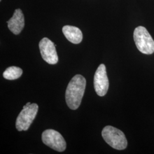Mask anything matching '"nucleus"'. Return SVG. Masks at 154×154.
<instances>
[{"mask_svg": "<svg viewBox=\"0 0 154 154\" xmlns=\"http://www.w3.org/2000/svg\"><path fill=\"white\" fill-rule=\"evenodd\" d=\"M0 1H1V0H0Z\"/></svg>", "mask_w": 154, "mask_h": 154, "instance_id": "obj_11", "label": "nucleus"}, {"mask_svg": "<svg viewBox=\"0 0 154 154\" xmlns=\"http://www.w3.org/2000/svg\"><path fill=\"white\" fill-rule=\"evenodd\" d=\"M39 48L42 58L50 65H55L58 62V57L55 45L51 40L45 37L39 43Z\"/></svg>", "mask_w": 154, "mask_h": 154, "instance_id": "obj_7", "label": "nucleus"}, {"mask_svg": "<svg viewBox=\"0 0 154 154\" xmlns=\"http://www.w3.org/2000/svg\"><path fill=\"white\" fill-rule=\"evenodd\" d=\"M38 111V106L32 103L20 112L17 116L16 127L18 131H27L33 123Z\"/></svg>", "mask_w": 154, "mask_h": 154, "instance_id": "obj_4", "label": "nucleus"}, {"mask_svg": "<svg viewBox=\"0 0 154 154\" xmlns=\"http://www.w3.org/2000/svg\"><path fill=\"white\" fill-rule=\"evenodd\" d=\"M102 136L105 142L113 149H125L127 146V140L121 130L111 126H107L102 131Z\"/></svg>", "mask_w": 154, "mask_h": 154, "instance_id": "obj_2", "label": "nucleus"}, {"mask_svg": "<svg viewBox=\"0 0 154 154\" xmlns=\"http://www.w3.org/2000/svg\"><path fill=\"white\" fill-rule=\"evenodd\" d=\"M86 85V79L80 74L75 75L69 83L66 88L65 98L68 107L72 110L80 106Z\"/></svg>", "mask_w": 154, "mask_h": 154, "instance_id": "obj_1", "label": "nucleus"}, {"mask_svg": "<svg viewBox=\"0 0 154 154\" xmlns=\"http://www.w3.org/2000/svg\"><path fill=\"white\" fill-rule=\"evenodd\" d=\"M22 72L23 71L21 68L17 66H11L4 72L3 77L8 80H14L21 77Z\"/></svg>", "mask_w": 154, "mask_h": 154, "instance_id": "obj_10", "label": "nucleus"}, {"mask_svg": "<svg viewBox=\"0 0 154 154\" xmlns=\"http://www.w3.org/2000/svg\"><path fill=\"white\" fill-rule=\"evenodd\" d=\"M62 32L66 38L72 44H78L82 41V33L79 28L75 26H64L62 28Z\"/></svg>", "mask_w": 154, "mask_h": 154, "instance_id": "obj_9", "label": "nucleus"}, {"mask_svg": "<svg viewBox=\"0 0 154 154\" xmlns=\"http://www.w3.org/2000/svg\"><path fill=\"white\" fill-rule=\"evenodd\" d=\"M43 143L51 149L58 152L64 151L66 148V142L61 134L54 130L48 129L42 134Z\"/></svg>", "mask_w": 154, "mask_h": 154, "instance_id": "obj_5", "label": "nucleus"}, {"mask_svg": "<svg viewBox=\"0 0 154 154\" xmlns=\"http://www.w3.org/2000/svg\"><path fill=\"white\" fill-rule=\"evenodd\" d=\"M8 26L12 33L18 35L25 26V18L20 9H16L13 16L7 21Z\"/></svg>", "mask_w": 154, "mask_h": 154, "instance_id": "obj_8", "label": "nucleus"}, {"mask_svg": "<svg viewBox=\"0 0 154 154\" xmlns=\"http://www.w3.org/2000/svg\"><path fill=\"white\" fill-rule=\"evenodd\" d=\"M134 39L138 49L144 54L154 53V41L147 30L143 26L135 28Z\"/></svg>", "mask_w": 154, "mask_h": 154, "instance_id": "obj_3", "label": "nucleus"}, {"mask_svg": "<svg viewBox=\"0 0 154 154\" xmlns=\"http://www.w3.org/2000/svg\"><path fill=\"white\" fill-rule=\"evenodd\" d=\"M94 85L95 92L100 97L105 96L107 93L109 82L104 64L100 65L96 70L94 78Z\"/></svg>", "mask_w": 154, "mask_h": 154, "instance_id": "obj_6", "label": "nucleus"}]
</instances>
